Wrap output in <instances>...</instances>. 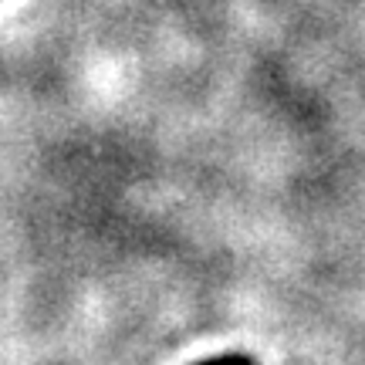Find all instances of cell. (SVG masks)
Returning a JSON list of instances; mask_svg holds the SVG:
<instances>
[{
  "label": "cell",
  "instance_id": "1",
  "mask_svg": "<svg viewBox=\"0 0 365 365\" xmlns=\"http://www.w3.org/2000/svg\"><path fill=\"white\" fill-rule=\"evenodd\" d=\"M196 365H254L250 355H220V359H203Z\"/></svg>",
  "mask_w": 365,
  "mask_h": 365
}]
</instances>
